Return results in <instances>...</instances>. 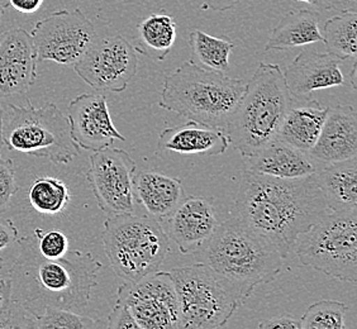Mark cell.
I'll return each mask as SVG.
<instances>
[{
    "mask_svg": "<svg viewBox=\"0 0 357 329\" xmlns=\"http://www.w3.org/2000/svg\"><path fill=\"white\" fill-rule=\"evenodd\" d=\"M17 246V256L7 275L14 328H27L28 321L47 307L83 314L102 263L79 250H69L55 260L46 259L40 254L33 234L18 238Z\"/></svg>",
    "mask_w": 357,
    "mask_h": 329,
    "instance_id": "obj_1",
    "label": "cell"
},
{
    "mask_svg": "<svg viewBox=\"0 0 357 329\" xmlns=\"http://www.w3.org/2000/svg\"><path fill=\"white\" fill-rule=\"evenodd\" d=\"M237 217L270 240L285 260L301 234L330 212L314 176L278 178L245 170L234 201Z\"/></svg>",
    "mask_w": 357,
    "mask_h": 329,
    "instance_id": "obj_2",
    "label": "cell"
},
{
    "mask_svg": "<svg viewBox=\"0 0 357 329\" xmlns=\"http://www.w3.org/2000/svg\"><path fill=\"white\" fill-rule=\"evenodd\" d=\"M194 254L198 262L226 284L241 304L259 285L275 280L284 263L274 245L240 217L218 224L212 237Z\"/></svg>",
    "mask_w": 357,
    "mask_h": 329,
    "instance_id": "obj_3",
    "label": "cell"
},
{
    "mask_svg": "<svg viewBox=\"0 0 357 329\" xmlns=\"http://www.w3.org/2000/svg\"><path fill=\"white\" fill-rule=\"evenodd\" d=\"M293 100L282 68L260 62L227 124L229 144L242 158L273 144Z\"/></svg>",
    "mask_w": 357,
    "mask_h": 329,
    "instance_id": "obj_4",
    "label": "cell"
},
{
    "mask_svg": "<svg viewBox=\"0 0 357 329\" xmlns=\"http://www.w3.org/2000/svg\"><path fill=\"white\" fill-rule=\"evenodd\" d=\"M245 88L241 79L185 61L166 75L158 105L188 121L226 130Z\"/></svg>",
    "mask_w": 357,
    "mask_h": 329,
    "instance_id": "obj_5",
    "label": "cell"
},
{
    "mask_svg": "<svg viewBox=\"0 0 357 329\" xmlns=\"http://www.w3.org/2000/svg\"><path fill=\"white\" fill-rule=\"evenodd\" d=\"M102 240L113 273L128 282L158 271L170 250V238L160 222L135 213L108 215Z\"/></svg>",
    "mask_w": 357,
    "mask_h": 329,
    "instance_id": "obj_6",
    "label": "cell"
},
{
    "mask_svg": "<svg viewBox=\"0 0 357 329\" xmlns=\"http://www.w3.org/2000/svg\"><path fill=\"white\" fill-rule=\"evenodd\" d=\"M3 144L12 151L47 158L54 164H69L80 153L70 130L69 118L56 104L33 107L9 104L3 110Z\"/></svg>",
    "mask_w": 357,
    "mask_h": 329,
    "instance_id": "obj_7",
    "label": "cell"
},
{
    "mask_svg": "<svg viewBox=\"0 0 357 329\" xmlns=\"http://www.w3.org/2000/svg\"><path fill=\"white\" fill-rule=\"evenodd\" d=\"M294 248L304 266L356 284L357 211L327 213L298 237Z\"/></svg>",
    "mask_w": 357,
    "mask_h": 329,
    "instance_id": "obj_8",
    "label": "cell"
},
{
    "mask_svg": "<svg viewBox=\"0 0 357 329\" xmlns=\"http://www.w3.org/2000/svg\"><path fill=\"white\" fill-rule=\"evenodd\" d=\"M169 274L178 295L183 329L220 328L237 312L238 298L204 263L174 268Z\"/></svg>",
    "mask_w": 357,
    "mask_h": 329,
    "instance_id": "obj_9",
    "label": "cell"
},
{
    "mask_svg": "<svg viewBox=\"0 0 357 329\" xmlns=\"http://www.w3.org/2000/svg\"><path fill=\"white\" fill-rule=\"evenodd\" d=\"M38 61L75 65L98 38L96 27L80 10H59L36 23L31 32Z\"/></svg>",
    "mask_w": 357,
    "mask_h": 329,
    "instance_id": "obj_10",
    "label": "cell"
},
{
    "mask_svg": "<svg viewBox=\"0 0 357 329\" xmlns=\"http://www.w3.org/2000/svg\"><path fill=\"white\" fill-rule=\"evenodd\" d=\"M117 300L123 302L138 329H183L178 295L169 273L156 271L118 288Z\"/></svg>",
    "mask_w": 357,
    "mask_h": 329,
    "instance_id": "obj_11",
    "label": "cell"
},
{
    "mask_svg": "<svg viewBox=\"0 0 357 329\" xmlns=\"http://www.w3.org/2000/svg\"><path fill=\"white\" fill-rule=\"evenodd\" d=\"M74 69L94 89L122 93L137 74L138 56L124 36L98 37Z\"/></svg>",
    "mask_w": 357,
    "mask_h": 329,
    "instance_id": "obj_12",
    "label": "cell"
},
{
    "mask_svg": "<svg viewBox=\"0 0 357 329\" xmlns=\"http://www.w3.org/2000/svg\"><path fill=\"white\" fill-rule=\"evenodd\" d=\"M135 160L121 148L107 147L90 156L86 178L98 206L108 215L135 213Z\"/></svg>",
    "mask_w": 357,
    "mask_h": 329,
    "instance_id": "obj_13",
    "label": "cell"
},
{
    "mask_svg": "<svg viewBox=\"0 0 357 329\" xmlns=\"http://www.w3.org/2000/svg\"><path fill=\"white\" fill-rule=\"evenodd\" d=\"M68 118L71 137L86 151H99L112 146L114 141H126L114 127L107 98L100 93L76 96L69 104Z\"/></svg>",
    "mask_w": 357,
    "mask_h": 329,
    "instance_id": "obj_14",
    "label": "cell"
},
{
    "mask_svg": "<svg viewBox=\"0 0 357 329\" xmlns=\"http://www.w3.org/2000/svg\"><path fill=\"white\" fill-rule=\"evenodd\" d=\"M37 52L23 28L0 33V98L27 95L37 80Z\"/></svg>",
    "mask_w": 357,
    "mask_h": 329,
    "instance_id": "obj_15",
    "label": "cell"
},
{
    "mask_svg": "<svg viewBox=\"0 0 357 329\" xmlns=\"http://www.w3.org/2000/svg\"><path fill=\"white\" fill-rule=\"evenodd\" d=\"M342 62L328 52L322 54L313 48L304 49L284 71L290 94L305 99L318 90L349 84L341 70Z\"/></svg>",
    "mask_w": 357,
    "mask_h": 329,
    "instance_id": "obj_16",
    "label": "cell"
},
{
    "mask_svg": "<svg viewBox=\"0 0 357 329\" xmlns=\"http://www.w3.org/2000/svg\"><path fill=\"white\" fill-rule=\"evenodd\" d=\"M167 222L169 238L184 254L197 252L218 226L214 206L203 197H185Z\"/></svg>",
    "mask_w": 357,
    "mask_h": 329,
    "instance_id": "obj_17",
    "label": "cell"
},
{
    "mask_svg": "<svg viewBox=\"0 0 357 329\" xmlns=\"http://www.w3.org/2000/svg\"><path fill=\"white\" fill-rule=\"evenodd\" d=\"M308 153L321 166L356 158L357 112L354 105L328 108L319 137Z\"/></svg>",
    "mask_w": 357,
    "mask_h": 329,
    "instance_id": "obj_18",
    "label": "cell"
},
{
    "mask_svg": "<svg viewBox=\"0 0 357 329\" xmlns=\"http://www.w3.org/2000/svg\"><path fill=\"white\" fill-rule=\"evenodd\" d=\"M243 160L248 171L278 178H305L322 167L310 158L308 152L301 151L278 139Z\"/></svg>",
    "mask_w": 357,
    "mask_h": 329,
    "instance_id": "obj_19",
    "label": "cell"
},
{
    "mask_svg": "<svg viewBox=\"0 0 357 329\" xmlns=\"http://www.w3.org/2000/svg\"><path fill=\"white\" fill-rule=\"evenodd\" d=\"M133 192L135 200L158 220H167L186 197L180 178L150 169L135 172Z\"/></svg>",
    "mask_w": 357,
    "mask_h": 329,
    "instance_id": "obj_20",
    "label": "cell"
},
{
    "mask_svg": "<svg viewBox=\"0 0 357 329\" xmlns=\"http://www.w3.org/2000/svg\"><path fill=\"white\" fill-rule=\"evenodd\" d=\"M228 146L226 130L192 121L165 128L158 136V150L181 155L218 156L228 150Z\"/></svg>",
    "mask_w": 357,
    "mask_h": 329,
    "instance_id": "obj_21",
    "label": "cell"
},
{
    "mask_svg": "<svg viewBox=\"0 0 357 329\" xmlns=\"http://www.w3.org/2000/svg\"><path fill=\"white\" fill-rule=\"evenodd\" d=\"M302 100L301 104H296V99L293 100L282 121L278 141L290 144L301 151L310 152L319 137L328 107L308 98Z\"/></svg>",
    "mask_w": 357,
    "mask_h": 329,
    "instance_id": "obj_22",
    "label": "cell"
},
{
    "mask_svg": "<svg viewBox=\"0 0 357 329\" xmlns=\"http://www.w3.org/2000/svg\"><path fill=\"white\" fill-rule=\"evenodd\" d=\"M331 212L357 211V158L324 164L313 174Z\"/></svg>",
    "mask_w": 357,
    "mask_h": 329,
    "instance_id": "obj_23",
    "label": "cell"
},
{
    "mask_svg": "<svg viewBox=\"0 0 357 329\" xmlns=\"http://www.w3.org/2000/svg\"><path fill=\"white\" fill-rule=\"evenodd\" d=\"M318 42H323L318 13L312 9H299L282 17L268 37L265 49L284 51Z\"/></svg>",
    "mask_w": 357,
    "mask_h": 329,
    "instance_id": "obj_24",
    "label": "cell"
},
{
    "mask_svg": "<svg viewBox=\"0 0 357 329\" xmlns=\"http://www.w3.org/2000/svg\"><path fill=\"white\" fill-rule=\"evenodd\" d=\"M176 41V22L165 13L151 14L136 28L135 49L152 61H162Z\"/></svg>",
    "mask_w": 357,
    "mask_h": 329,
    "instance_id": "obj_25",
    "label": "cell"
},
{
    "mask_svg": "<svg viewBox=\"0 0 357 329\" xmlns=\"http://www.w3.org/2000/svg\"><path fill=\"white\" fill-rule=\"evenodd\" d=\"M323 42L327 52L340 60L355 59L357 51V14L344 12L330 18L323 27Z\"/></svg>",
    "mask_w": 357,
    "mask_h": 329,
    "instance_id": "obj_26",
    "label": "cell"
},
{
    "mask_svg": "<svg viewBox=\"0 0 357 329\" xmlns=\"http://www.w3.org/2000/svg\"><path fill=\"white\" fill-rule=\"evenodd\" d=\"M29 204L42 215H59L70 203V190L61 178H36L28 190Z\"/></svg>",
    "mask_w": 357,
    "mask_h": 329,
    "instance_id": "obj_27",
    "label": "cell"
},
{
    "mask_svg": "<svg viewBox=\"0 0 357 329\" xmlns=\"http://www.w3.org/2000/svg\"><path fill=\"white\" fill-rule=\"evenodd\" d=\"M189 46L194 59L199 62L202 68L220 72L229 69V56L234 48V42L194 29L189 35Z\"/></svg>",
    "mask_w": 357,
    "mask_h": 329,
    "instance_id": "obj_28",
    "label": "cell"
},
{
    "mask_svg": "<svg viewBox=\"0 0 357 329\" xmlns=\"http://www.w3.org/2000/svg\"><path fill=\"white\" fill-rule=\"evenodd\" d=\"M27 328L96 329L107 328V323L65 309L47 307L40 316L31 318Z\"/></svg>",
    "mask_w": 357,
    "mask_h": 329,
    "instance_id": "obj_29",
    "label": "cell"
},
{
    "mask_svg": "<svg viewBox=\"0 0 357 329\" xmlns=\"http://www.w3.org/2000/svg\"><path fill=\"white\" fill-rule=\"evenodd\" d=\"M349 307L342 302L323 299L312 304L301 318V329H344Z\"/></svg>",
    "mask_w": 357,
    "mask_h": 329,
    "instance_id": "obj_30",
    "label": "cell"
},
{
    "mask_svg": "<svg viewBox=\"0 0 357 329\" xmlns=\"http://www.w3.org/2000/svg\"><path fill=\"white\" fill-rule=\"evenodd\" d=\"M33 236L40 254L46 259H60L69 251V238L61 231H43L41 228H36Z\"/></svg>",
    "mask_w": 357,
    "mask_h": 329,
    "instance_id": "obj_31",
    "label": "cell"
},
{
    "mask_svg": "<svg viewBox=\"0 0 357 329\" xmlns=\"http://www.w3.org/2000/svg\"><path fill=\"white\" fill-rule=\"evenodd\" d=\"M17 190L18 183L13 161L0 156V215L9 209Z\"/></svg>",
    "mask_w": 357,
    "mask_h": 329,
    "instance_id": "obj_32",
    "label": "cell"
},
{
    "mask_svg": "<svg viewBox=\"0 0 357 329\" xmlns=\"http://www.w3.org/2000/svg\"><path fill=\"white\" fill-rule=\"evenodd\" d=\"M107 328L112 329H138L137 323L132 316L128 307L121 300H117L114 304V308L112 310L108 321Z\"/></svg>",
    "mask_w": 357,
    "mask_h": 329,
    "instance_id": "obj_33",
    "label": "cell"
},
{
    "mask_svg": "<svg viewBox=\"0 0 357 329\" xmlns=\"http://www.w3.org/2000/svg\"><path fill=\"white\" fill-rule=\"evenodd\" d=\"M1 328H14V308L10 302L7 277H4L0 282V329Z\"/></svg>",
    "mask_w": 357,
    "mask_h": 329,
    "instance_id": "obj_34",
    "label": "cell"
},
{
    "mask_svg": "<svg viewBox=\"0 0 357 329\" xmlns=\"http://www.w3.org/2000/svg\"><path fill=\"white\" fill-rule=\"evenodd\" d=\"M18 238H20L18 228L14 226L13 222L10 220L0 218V252H4L9 247L17 245Z\"/></svg>",
    "mask_w": 357,
    "mask_h": 329,
    "instance_id": "obj_35",
    "label": "cell"
},
{
    "mask_svg": "<svg viewBox=\"0 0 357 329\" xmlns=\"http://www.w3.org/2000/svg\"><path fill=\"white\" fill-rule=\"evenodd\" d=\"M259 327L262 329H301V318H296L290 314L273 316V318H268L266 321H264Z\"/></svg>",
    "mask_w": 357,
    "mask_h": 329,
    "instance_id": "obj_36",
    "label": "cell"
},
{
    "mask_svg": "<svg viewBox=\"0 0 357 329\" xmlns=\"http://www.w3.org/2000/svg\"><path fill=\"white\" fill-rule=\"evenodd\" d=\"M12 7L23 14H32L41 9L43 0H8Z\"/></svg>",
    "mask_w": 357,
    "mask_h": 329,
    "instance_id": "obj_37",
    "label": "cell"
},
{
    "mask_svg": "<svg viewBox=\"0 0 357 329\" xmlns=\"http://www.w3.org/2000/svg\"><path fill=\"white\" fill-rule=\"evenodd\" d=\"M243 0H204L202 9H209L214 12H226L237 7Z\"/></svg>",
    "mask_w": 357,
    "mask_h": 329,
    "instance_id": "obj_38",
    "label": "cell"
},
{
    "mask_svg": "<svg viewBox=\"0 0 357 329\" xmlns=\"http://www.w3.org/2000/svg\"><path fill=\"white\" fill-rule=\"evenodd\" d=\"M333 9L341 13L357 10V0H333Z\"/></svg>",
    "mask_w": 357,
    "mask_h": 329,
    "instance_id": "obj_39",
    "label": "cell"
},
{
    "mask_svg": "<svg viewBox=\"0 0 357 329\" xmlns=\"http://www.w3.org/2000/svg\"><path fill=\"white\" fill-rule=\"evenodd\" d=\"M316 8L318 10H331L333 9V0H296Z\"/></svg>",
    "mask_w": 357,
    "mask_h": 329,
    "instance_id": "obj_40",
    "label": "cell"
},
{
    "mask_svg": "<svg viewBox=\"0 0 357 329\" xmlns=\"http://www.w3.org/2000/svg\"><path fill=\"white\" fill-rule=\"evenodd\" d=\"M8 6H9L8 0H0V21H1V18H3V14H4V12H6V9H7Z\"/></svg>",
    "mask_w": 357,
    "mask_h": 329,
    "instance_id": "obj_41",
    "label": "cell"
},
{
    "mask_svg": "<svg viewBox=\"0 0 357 329\" xmlns=\"http://www.w3.org/2000/svg\"><path fill=\"white\" fill-rule=\"evenodd\" d=\"M6 260L3 259V257H0V273L3 271V268H6ZM4 277H7V275H3V276H0V282H1V280L4 279Z\"/></svg>",
    "mask_w": 357,
    "mask_h": 329,
    "instance_id": "obj_42",
    "label": "cell"
},
{
    "mask_svg": "<svg viewBox=\"0 0 357 329\" xmlns=\"http://www.w3.org/2000/svg\"><path fill=\"white\" fill-rule=\"evenodd\" d=\"M1 130H3V108L0 107V147L3 144V138H1Z\"/></svg>",
    "mask_w": 357,
    "mask_h": 329,
    "instance_id": "obj_43",
    "label": "cell"
}]
</instances>
